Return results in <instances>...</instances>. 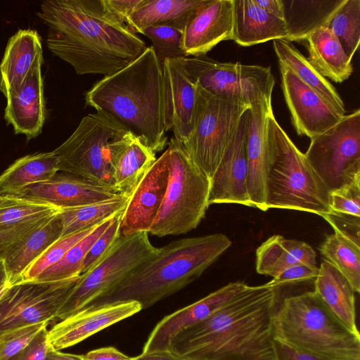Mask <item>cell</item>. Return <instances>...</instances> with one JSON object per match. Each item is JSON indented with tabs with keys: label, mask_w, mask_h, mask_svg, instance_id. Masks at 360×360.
Listing matches in <instances>:
<instances>
[{
	"label": "cell",
	"mask_w": 360,
	"mask_h": 360,
	"mask_svg": "<svg viewBox=\"0 0 360 360\" xmlns=\"http://www.w3.org/2000/svg\"><path fill=\"white\" fill-rule=\"evenodd\" d=\"M37 14L48 27L49 51L77 75L113 74L148 47L103 0H45Z\"/></svg>",
	"instance_id": "cell-1"
},
{
	"label": "cell",
	"mask_w": 360,
	"mask_h": 360,
	"mask_svg": "<svg viewBox=\"0 0 360 360\" xmlns=\"http://www.w3.org/2000/svg\"><path fill=\"white\" fill-rule=\"evenodd\" d=\"M279 288L248 286L179 333L170 350L186 360H278L273 328Z\"/></svg>",
	"instance_id": "cell-2"
},
{
	"label": "cell",
	"mask_w": 360,
	"mask_h": 360,
	"mask_svg": "<svg viewBox=\"0 0 360 360\" xmlns=\"http://www.w3.org/2000/svg\"><path fill=\"white\" fill-rule=\"evenodd\" d=\"M84 101L86 106L111 115L155 153L165 147L162 64L152 46L94 83Z\"/></svg>",
	"instance_id": "cell-3"
},
{
	"label": "cell",
	"mask_w": 360,
	"mask_h": 360,
	"mask_svg": "<svg viewBox=\"0 0 360 360\" xmlns=\"http://www.w3.org/2000/svg\"><path fill=\"white\" fill-rule=\"evenodd\" d=\"M231 245L223 233L172 241L79 311L125 302H136L146 309L200 277Z\"/></svg>",
	"instance_id": "cell-4"
},
{
	"label": "cell",
	"mask_w": 360,
	"mask_h": 360,
	"mask_svg": "<svg viewBox=\"0 0 360 360\" xmlns=\"http://www.w3.org/2000/svg\"><path fill=\"white\" fill-rule=\"evenodd\" d=\"M274 339L320 360H360V334L349 330L314 291L277 304Z\"/></svg>",
	"instance_id": "cell-5"
},
{
	"label": "cell",
	"mask_w": 360,
	"mask_h": 360,
	"mask_svg": "<svg viewBox=\"0 0 360 360\" xmlns=\"http://www.w3.org/2000/svg\"><path fill=\"white\" fill-rule=\"evenodd\" d=\"M271 161L266 181V209L316 214L331 212L329 191L276 121L269 120Z\"/></svg>",
	"instance_id": "cell-6"
},
{
	"label": "cell",
	"mask_w": 360,
	"mask_h": 360,
	"mask_svg": "<svg viewBox=\"0 0 360 360\" xmlns=\"http://www.w3.org/2000/svg\"><path fill=\"white\" fill-rule=\"evenodd\" d=\"M169 179L156 219L148 233L185 234L195 229L209 207L210 179L192 161L174 137L168 143Z\"/></svg>",
	"instance_id": "cell-7"
},
{
	"label": "cell",
	"mask_w": 360,
	"mask_h": 360,
	"mask_svg": "<svg viewBox=\"0 0 360 360\" xmlns=\"http://www.w3.org/2000/svg\"><path fill=\"white\" fill-rule=\"evenodd\" d=\"M135 135L103 111L84 116L74 132L53 151L59 172L114 186L110 162L116 150Z\"/></svg>",
	"instance_id": "cell-8"
},
{
	"label": "cell",
	"mask_w": 360,
	"mask_h": 360,
	"mask_svg": "<svg viewBox=\"0 0 360 360\" xmlns=\"http://www.w3.org/2000/svg\"><path fill=\"white\" fill-rule=\"evenodd\" d=\"M250 108L238 101L214 96L198 87L193 131L182 146L210 179L241 117Z\"/></svg>",
	"instance_id": "cell-9"
},
{
	"label": "cell",
	"mask_w": 360,
	"mask_h": 360,
	"mask_svg": "<svg viewBox=\"0 0 360 360\" xmlns=\"http://www.w3.org/2000/svg\"><path fill=\"white\" fill-rule=\"evenodd\" d=\"M148 233L120 236L99 262L82 277L55 319L63 320L77 312L104 294L159 252L152 245Z\"/></svg>",
	"instance_id": "cell-10"
},
{
	"label": "cell",
	"mask_w": 360,
	"mask_h": 360,
	"mask_svg": "<svg viewBox=\"0 0 360 360\" xmlns=\"http://www.w3.org/2000/svg\"><path fill=\"white\" fill-rule=\"evenodd\" d=\"M179 60L191 79L212 95L250 106L271 101L275 79L270 67L221 63L206 56L184 57Z\"/></svg>",
	"instance_id": "cell-11"
},
{
	"label": "cell",
	"mask_w": 360,
	"mask_h": 360,
	"mask_svg": "<svg viewBox=\"0 0 360 360\" xmlns=\"http://www.w3.org/2000/svg\"><path fill=\"white\" fill-rule=\"evenodd\" d=\"M330 191L360 178V110L311 139L304 153Z\"/></svg>",
	"instance_id": "cell-12"
},
{
	"label": "cell",
	"mask_w": 360,
	"mask_h": 360,
	"mask_svg": "<svg viewBox=\"0 0 360 360\" xmlns=\"http://www.w3.org/2000/svg\"><path fill=\"white\" fill-rule=\"evenodd\" d=\"M81 277L10 285L0 298V333L54 320Z\"/></svg>",
	"instance_id": "cell-13"
},
{
	"label": "cell",
	"mask_w": 360,
	"mask_h": 360,
	"mask_svg": "<svg viewBox=\"0 0 360 360\" xmlns=\"http://www.w3.org/2000/svg\"><path fill=\"white\" fill-rule=\"evenodd\" d=\"M248 110L245 111L225 153L210 179L209 206L236 203L252 207L248 191V161L247 132Z\"/></svg>",
	"instance_id": "cell-14"
},
{
	"label": "cell",
	"mask_w": 360,
	"mask_h": 360,
	"mask_svg": "<svg viewBox=\"0 0 360 360\" xmlns=\"http://www.w3.org/2000/svg\"><path fill=\"white\" fill-rule=\"evenodd\" d=\"M281 87L297 134L310 139L320 135L345 115H340L291 70L279 64Z\"/></svg>",
	"instance_id": "cell-15"
},
{
	"label": "cell",
	"mask_w": 360,
	"mask_h": 360,
	"mask_svg": "<svg viewBox=\"0 0 360 360\" xmlns=\"http://www.w3.org/2000/svg\"><path fill=\"white\" fill-rule=\"evenodd\" d=\"M120 195L122 194L114 186L98 184L62 172L48 181L27 186L6 196L46 203L61 210L109 200Z\"/></svg>",
	"instance_id": "cell-16"
},
{
	"label": "cell",
	"mask_w": 360,
	"mask_h": 360,
	"mask_svg": "<svg viewBox=\"0 0 360 360\" xmlns=\"http://www.w3.org/2000/svg\"><path fill=\"white\" fill-rule=\"evenodd\" d=\"M167 149L157 158L129 196L122 215L120 235L149 232L162 203L169 179Z\"/></svg>",
	"instance_id": "cell-17"
},
{
	"label": "cell",
	"mask_w": 360,
	"mask_h": 360,
	"mask_svg": "<svg viewBox=\"0 0 360 360\" xmlns=\"http://www.w3.org/2000/svg\"><path fill=\"white\" fill-rule=\"evenodd\" d=\"M162 72L165 129L184 144L193 131L198 87L179 59H166Z\"/></svg>",
	"instance_id": "cell-18"
},
{
	"label": "cell",
	"mask_w": 360,
	"mask_h": 360,
	"mask_svg": "<svg viewBox=\"0 0 360 360\" xmlns=\"http://www.w3.org/2000/svg\"><path fill=\"white\" fill-rule=\"evenodd\" d=\"M273 114L271 101L255 103L248 110V191L252 206L264 212L266 181L271 161L269 120Z\"/></svg>",
	"instance_id": "cell-19"
},
{
	"label": "cell",
	"mask_w": 360,
	"mask_h": 360,
	"mask_svg": "<svg viewBox=\"0 0 360 360\" xmlns=\"http://www.w3.org/2000/svg\"><path fill=\"white\" fill-rule=\"evenodd\" d=\"M233 25V0H205L184 27L186 56H205L221 41L232 40Z\"/></svg>",
	"instance_id": "cell-20"
},
{
	"label": "cell",
	"mask_w": 360,
	"mask_h": 360,
	"mask_svg": "<svg viewBox=\"0 0 360 360\" xmlns=\"http://www.w3.org/2000/svg\"><path fill=\"white\" fill-rule=\"evenodd\" d=\"M141 310L138 302H125L79 311L48 331L49 346L57 351L73 346Z\"/></svg>",
	"instance_id": "cell-21"
},
{
	"label": "cell",
	"mask_w": 360,
	"mask_h": 360,
	"mask_svg": "<svg viewBox=\"0 0 360 360\" xmlns=\"http://www.w3.org/2000/svg\"><path fill=\"white\" fill-rule=\"evenodd\" d=\"M248 286L242 281L229 283L201 300L165 316L148 336L142 353L170 350L171 341L179 333L210 316Z\"/></svg>",
	"instance_id": "cell-22"
},
{
	"label": "cell",
	"mask_w": 360,
	"mask_h": 360,
	"mask_svg": "<svg viewBox=\"0 0 360 360\" xmlns=\"http://www.w3.org/2000/svg\"><path fill=\"white\" fill-rule=\"evenodd\" d=\"M43 59L30 72L20 88L6 98L4 120L12 125L15 134H22L27 141L42 131L46 118V108L41 75Z\"/></svg>",
	"instance_id": "cell-23"
},
{
	"label": "cell",
	"mask_w": 360,
	"mask_h": 360,
	"mask_svg": "<svg viewBox=\"0 0 360 360\" xmlns=\"http://www.w3.org/2000/svg\"><path fill=\"white\" fill-rule=\"evenodd\" d=\"M42 59L41 38L37 30L20 29L10 37L0 63V91L5 98L20 88Z\"/></svg>",
	"instance_id": "cell-24"
},
{
	"label": "cell",
	"mask_w": 360,
	"mask_h": 360,
	"mask_svg": "<svg viewBox=\"0 0 360 360\" xmlns=\"http://www.w3.org/2000/svg\"><path fill=\"white\" fill-rule=\"evenodd\" d=\"M62 230L58 212L47 218L5 250L2 259L10 285L20 281L22 274L30 264L61 238Z\"/></svg>",
	"instance_id": "cell-25"
},
{
	"label": "cell",
	"mask_w": 360,
	"mask_h": 360,
	"mask_svg": "<svg viewBox=\"0 0 360 360\" xmlns=\"http://www.w3.org/2000/svg\"><path fill=\"white\" fill-rule=\"evenodd\" d=\"M286 22L257 6L253 0H233L232 40L250 46L270 40L287 39Z\"/></svg>",
	"instance_id": "cell-26"
},
{
	"label": "cell",
	"mask_w": 360,
	"mask_h": 360,
	"mask_svg": "<svg viewBox=\"0 0 360 360\" xmlns=\"http://www.w3.org/2000/svg\"><path fill=\"white\" fill-rule=\"evenodd\" d=\"M309 63L324 77L341 83L353 72L352 59L345 53L340 41L326 26L312 31L304 39Z\"/></svg>",
	"instance_id": "cell-27"
},
{
	"label": "cell",
	"mask_w": 360,
	"mask_h": 360,
	"mask_svg": "<svg viewBox=\"0 0 360 360\" xmlns=\"http://www.w3.org/2000/svg\"><path fill=\"white\" fill-rule=\"evenodd\" d=\"M314 292L331 312L349 330L359 334L356 326L355 291L347 279L323 261L314 282Z\"/></svg>",
	"instance_id": "cell-28"
},
{
	"label": "cell",
	"mask_w": 360,
	"mask_h": 360,
	"mask_svg": "<svg viewBox=\"0 0 360 360\" xmlns=\"http://www.w3.org/2000/svg\"><path fill=\"white\" fill-rule=\"evenodd\" d=\"M316 254L307 243L274 235L263 242L256 250V271L272 276L297 264L316 265Z\"/></svg>",
	"instance_id": "cell-29"
},
{
	"label": "cell",
	"mask_w": 360,
	"mask_h": 360,
	"mask_svg": "<svg viewBox=\"0 0 360 360\" xmlns=\"http://www.w3.org/2000/svg\"><path fill=\"white\" fill-rule=\"evenodd\" d=\"M155 154L136 136L114 153L110 162L111 174L114 187L120 193L130 196L157 160Z\"/></svg>",
	"instance_id": "cell-30"
},
{
	"label": "cell",
	"mask_w": 360,
	"mask_h": 360,
	"mask_svg": "<svg viewBox=\"0 0 360 360\" xmlns=\"http://www.w3.org/2000/svg\"><path fill=\"white\" fill-rule=\"evenodd\" d=\"M273 46L281 64L291 70L327 103L345 115L344 102L333 85L322 76L292 44L285 39L273 41Z\"/></svg>",
	"instance_id": "cell-31"
},
{
	"label": "cell",
	"mask_w": 360,
	"mask_h": 360,
	"mask_svg": "<svg viewBox=\"0 0 360 360\" xmlns=\"http://www.w3.org/2000/svg\"><path fill=\"white\" fill-rule=\"evenodd\" d=\"M205 0H143L127 20L135 33L152 25H167L183 30L189 17Z\"/></svg>",
	"instance_id": "cell-32"
},
{
	"label": "cell",
	"mask_w": 360,
	"mask_h": 360,
	"mask_svg": "<svg viewBox=\"0 0 360 360\" xmlns=\"http://www.w3.org/2000/svg\"><path fill=\"white\" fill-rule=\"evenodd\" d=\"M58 172V157L53 152L37 153L17 159L0 175V195L49 180Z\"/></svg>",
	"instance_id": "cell-33"
},
{
	"label": "cell",
	"mask_w": 360,
	"mask_h": 360,
	"mask_svg": "<svg viewBox=\"0 0 360 360\" xmlns=\"http://www.w3.org/2000/svg\"><path fill=\"white\" fill-rule=\"evenodd\" d=\"M344 0L283 1L287 41H302L316 29L326 26Z\"/></svg>",
	"instance_id": "cell-34"
},
{
	"label": "cell",
	"mask_w": 360,
	"mask_h": 360,
	"mask_svg": "<svg viewBox=\"0 0 360 360\" xmlns=\"http://www.w3.org/2000/svg\"><path fill=\"white\" fill-rule=\"evenodd\" d=\"M129 196L113 198L82 206L61 209L59 215L63 230L61 238L97 226L124 210Z\"/></svg>",
	"instance_id": "cell-35"
},
{
	"label": "cell",
	"mask_w": 360,
	"mask_h": 360,
	"mask_svg": "<svg viewBox=\"0 0 360 360\" xmlns=\"http://www.w3.org/2000/svg\"><path fill=\"white\" fill-rule=\"evenodd\" d=\"M324 261L332 264L360 292V246L337 233L327 236L319 247Z\"/></svg>",
	"instance_id": "cell-36"
},
{
	"label": "cell",
	"mask_w": 360,
	"mask_h": 360,
	"mask_svg": "<svg viewBox=\"0 0 360 360\" xmlns=\"http://www.w3.org/2000/svg\"><path fill=\"white\" fill-rule=\"evenodd\" d=\"M113 217L98 225L91 233L73 245L56 264L43 271L33 281H60L81 275L82 266L87 252L94 241L110 225Z\"/></svg>",
	"instance_id": "cell-37"
},
{
	"label": "cell",
	"mask_w": 360,
	"mask_h": 360,
	"mask_svg": "<svg viewBox=\"0 0 360 360\" xmlns=\"http://www.w3.org/2000/svg\"><path fill=\"white\" fill-rule=\"evenodd\" d=\"M352 59L360 42V0H344L326 25Z\"/></svg>",
	"instance_id": "cell-38"
},
{
	"label": "cell",
	"mask_w": 360,
	"mask_h": 360,
	"mask_svg": "<svg viewBox=\"0 0 360 360\" xmlns=\"http://www.w3.org/2000/svg\"><path fill=\"white\" fill-rule=\"evenodd\" d=\"M60 210V209L46 203L2 196L0 203V227L53 215Z\"/></svg>",
	"instance_id": "cell-39"
},
{
	"label": "cell",
	"mask_w": 360,
	"mask_h": 360,
	"mask_svg": "<svg viewBox=\"0 0 360 360\" xmlns=\"http://www.w3.org/2000/svg\"><path fill=\"white\" fill-rule=\"evenodd\" d=\"M97 226L58 239L30 264L20 282L34 281L43 271L56 264L73 245L91 233Z\"/></svg>",
	"instance_id": "cell-40"
},
{
	"label": "cell",
	"mask_w": 360,
	"mask_h": 360,
	"mask_svg": "<svg viewBox=\"0 0 360 360\" xmlns=\"http://www.w3.org/2000/svg\"><path fill=\"white\" fill-rule=\"evenodd\" d=\"M142 34L152 41V46L162 64L166 59L186 57L181 46L183 30L167 25H152L145 28Z\"/></svg>",
	"instance_id": "cell-41"
},
{
	"label": "cell",
	"mask_w": 360,
	"mask_h": 360,
	"mask_svg": "<svg viewBox=\"0 0 360 360\" xmlns=\"http://www.w3.org/2000/svg\"><path fill=\"white\" fill-rule=\"evenodd\" d=\"M47 324L44 322L0 333V360H11L18 356Z\"/></svg>",
	"instance_id": "cell-42"
},
{
	"label": "cell",
	"mask_w": 360,
	"mask_h": 360,
	"mask_svg": "<svg viewBox=\"0 0 360 360\" xmlns=\"http://www.w3.org/2000/svg\"><path fill=\"white\" fill-rule=\"evenodd\" d=\"M123 211L112 218L110 225L94 241L83 262L81 274L92 269L108 252L117 238L121 236L120 224Z\"/></svg>",
	"instance_id": "cell-43"
},
{
	"label": "cell",
	"mask_w": 360,
	"mask_h": 360,
	"mask_svg": "<svg viewBox=\"0 0 360 360\" xmlns=\"http://www.w3.org/2000/svg\"><path fill=\"white\" fill-rule=\"evenodd\" d=\"M333 212L360 217V178L329 192Z\"/></svg>",
	"instance_id": "cell-44"
},
{
	"label": "cell",
	"mask_w": 360,
	"mask_h": 360,
	"mask_svg": "<svg viewBox=\"0 0 360 360\" xmlns=\"http://www.w3.org/2000/svg\"><path fill=\"white\" fill-rule=\"evenodd\" d=\"M318 273L319 267L316 265L297 264L283 269L266 284L279 288L285 285L314 283Z\"/></svg>",
	"instance_id": "cell-45"
},
{
	"label": "cell",
	"mask_w": 360,
	"mask_h": 360,
	"mask_svg": "<svg viewBox=\"0 0 360 360\" xmlns=\"http://www.w3.org/2000/svg\"><path fill=\"white\" fill-rule=\"evenodd\" d=\"M321 217L330 224L335 233L360 246V217L333 211Z\"/></svg>",
	"instance_id": "cell-46"
},
{
	"label": "cell",
	"mask_w": 360,
	"mask_h": 360,
	"mask_svg": "<svg viewBox=\"0 0 360 360\" xmlns=\"http://www.w3.org/2000/svg\"><path fill=\"white\" fill-rule=\"evenodd\" d=\"M52 216V215H51ZM51 216L15 225L0 227V257L5 250L15 241L41 224Z\"/></svg>",
	"instance_id": "cell-47"
},
{
	"label": "cell",
	"mask_w": 360,
	"mask_h": 360,
	"mask_svg": "<svg viewBox=\"0 0 360 360\" xmlns=\"http://www.w3.org/2000/svg\"><path fill=\"white\" fill-rule=\"evenodd\" d=\"M49 349L48 330L45 326L20 353L18 360H44Z\"/></svg>",
	"instance_id": "cell-48"
},
{
	"label": "cell",
	"mask_w": 360,
	"mask_h": 360,
	"mask_svg": "<svg viewBox=\"0 0 360 360\" xmlns=\"http://www.w3.org/2000/svg\"><path fill=\"white\" fill-rule=\"evenodd\" d=\"M108 9L120 20L127 24L128 19L143 0H103Z\"/></svg>",
	"instance_id": "cell-49"
},
{
	"label": "cell",
	"mask_w": 360,
	"mask_h": 360,
	"mask_svg": "<svg viewBox=\"0 0 360 360\" xmlns=\"http://www.w3.org/2000/svg\"><path fill=\"white\" fill-rule=\"evenodd\" d=\"M84 360H129L130 357L113 347H101L82 355Z\"/></svg>",
	"instance_id": "cell-50"
},
{
	"label": "cell",
	"mask_w": 360,
	"mask_h": 360,
	"mask_svg": "<svg viewBox=\"0 0 360 360\" xmlns=\"http://www.w3.org/2000/svg\"><path fill=\"white\" fill-rule=\"evenodd\" d=\"M278 360H320L305 353L297 351L281 342L276 341Z\"/></svg>",
	"instance_id": "cell-51"
},
{
	"label": "cell",
	"mask_w": 360,
	"mask_h": 360,
	"mask_svg": "<svg viewBox=\"0 0 360 360\" xmlns=\"http://www.w3.org/2000/svg\"><path fill=\"white\" fill-rule=\"evenodd\" d=\"M267 13L285 20V7L283 0H253Z\"/></svg>",
	"instance_id": "cell-52"
},
{
	"label": "cell",
	"mask_w": 360,
	"mask_h": 360,
	"mask_svg": "<svg viewBox=\"0 0 360 360\" xmlns=\"http://www.w3.org/2000/svg\"><path fill=\"white\" fill-rule=\"evenodd\" d=\"M129 360H186L174 354L171 350L155 351L141 353L140 355L131 358Z\"/></svg>",
	"instance_id": "cell-53"
},
{
	"label": "cell",
	"mask_w": 360,
	"mask_h": 360,
	"mask_svg": "<svg viewBox=\"0 0 360 360\" xmlns=\"http://www.w3.org/2000/svg\"><path fill=\"white\" fill-rule=\"evenodd\" d=\"M44 360H84L82 355L63 353L49 347Z\"/></svg>",
	"instance_id": "cell-54"
},
{
	"label": "cell",
	"mask_w": 360,
	"mask_h": 360,
	"mask_svg": "<svg viewBox=\"0 0 360 360\" xmlns=\"http://www.w3.org/2000/svg\"><path fill=\"white\" fill-rule=\"evenodd\" d=\"M8 282V277L4 260L0 257V286Z\"/></svg>",
	"instance_id": "cell-55"
},
{
	"label": "cell",
	"mask_w": 360,
	"mask_h": 360,
	"mask_svg": "<svg viewBox=\"0 0 360 360\" xmlns=\"http://www.w3.org/2000/svg\"><path fill=\"white\" fill-rule=\"evenodd\" d=\"M9 286L10 285L8 282L0 286V298L2 297Z\"/></svg>",
	"instance_id": "cell-56"
},
{
	"label": "cell",
	"mask_w": 360,
	"mask_h": 360,
	"mask_svg": "<svg viewBox=\"0 0 360 360\" xmlns=\"http://www.w3.org/2000/svg\"><path fill=\"white\" fill-rule=\"evenodd\" d=\"M19 355H20V354L18 356H16L15 357H14L13 359H12L11 360H18Z\"/></svg>",
	"instance_id": "cell-57"
},
{
	"label": "cell",
	"mask_w": 360,
	"mask_h": 360,
	"mask_svg": "<svg viewBox=\"0 0 360 360\" xmlns=\"http://www.w3.org/2000/svg\"><path fill=\"white\" fill-rule=\"evenodd\" d=\"M2 201V196L0 195V203Z\"/></svg>",
	"instance_id": "cell-58"
}]
</instances>
